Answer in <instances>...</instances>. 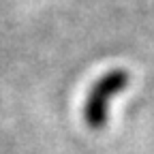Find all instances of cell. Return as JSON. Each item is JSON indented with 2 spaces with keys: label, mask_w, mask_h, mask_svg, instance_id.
Segmentation results:
<instances>
[{
  "label": "cell",
  "mask_w": 154,
  "mask_h": 154,
  "mask_svg": "<svg viewBox=\"0 0 154 154\" xmlns=\"http://www.w3.org/2000/svg\"><path fill=\"white\" fill-rule=\"evenodd\" d=\"M131 82V75L124 69H111L103 77L94 82L90 88L86 103H84V122L92 131H101L107 126V116H109V101L116 94L126 90Z\"/></svg>",
  "instance_id": "obj_1"
}]
</instances>
